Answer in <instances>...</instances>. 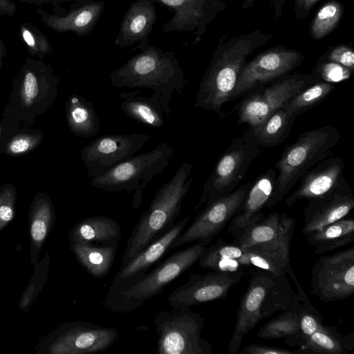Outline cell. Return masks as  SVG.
Wrapping results in <instances>:
<instances>
[{
    "mask_svg": "<svg viewBox=\"0 0 354 354\" xmlns=\"http://www.w3.org/2000/svg\"><path fill=\"white\" fill-rule=\"evenodd\" d=\"M299 301L307 303L292 290L286 276L263 269L253 270L248 287L240 300L235 327L227 346L229 353H239L245 335L260 320L278 310L285 311Z\"/></svg>",
    "mask_w": 354,
    "mask_h": 354,
    "instance_id": "3957f363",
    "label": "cell"
},
{
    "mask_svg": "<svg viewBox=\"0 0 354 354\" xmlns=\"http://www.w3.org/2000/svg\"><path fill=\"white\" fill-rule=\"evenodd\" d=\"M304 59L299 51L281 45L261 53L245 64L227 102L288 73L299 66Z\"/></svg>",
    "mask_w": 354,
    "mask_h": 354,
    "instance_id": "7c38bea8",
    "label": "cell"
},
{
    "mask_svg": "<svg viewBox=\"0 0 354 354\" xmlns=\"http://www.w3.org/2000/svg\"><path fill=\"white\" fill-rule=\"evenodd\" d=\"M24 39L26 42L30 46H33L35 44L34 38L28 30H24L23 33Z\"/></svg>",
    "mask_w": 354,
    "mask_h": 354,
    "instance_id": "ee69618b",
    "label": "cell"
},
{
    "mask_svg": "<svg viewBox=\"0 0 354 354\" xmlns=\"http://www.w3.org/2000/svg\"><path fill=\"white\" fill-rule=\"evenodd\" d=\"M251 184L244 183L205 205L192 223L173 242L170 250L194 241L208 245L234 217Z\"/></svg>",
    "mask_w": 354,
    "mask_h": 354,
    "instance_id": "5bb4252c",
    "label": "cell"
},
{
    "mask_svg": "<svg viewBox=\"0 0 354 354\" xmlns=\"http://www.w3.org/2000/svg\"><path fill=\"white\" fill-rule=\"evenodd\" d=\"M139 91H131L119 94L123 100L120 109L129 118L151 127H163L164 113L161 107L150 97L138 96Z\"/></svg>",
    "mask_w": 354,
    "mask_h": 354,
    "instance_id": "f546056e",
    "label": "cell"
},
{
    "mask_svg": "<svg viewBox=\"0 0 354 354\" xmlns=\"http://www.w3.org/2000/svg\"><path fill=\"white\" fill-rule=\"evenodd\" d=\"M276 171L269 169L257 178L252 184L238 211L230 221L227 231L238 236L251 224L262 218V213L273 194Z\"/></svg>",
    "mask_w": 354,
    "mask_h": 354,
    "instance_id": "7402d4cb",
    "label": "cell"
},
{
    "mask_svg": "<svg viewBox=\"0 0 354 354\" xmlns=\"http://www.w3.org/2000/svg\"><path fill=\"white\" fill-rule=\"evenodd\" d=\"M158 2L174 11L173 17L167 21L163 32L194 31L196 44L204 35L207 26L217 14L226 8L222 0H131Z\"/></svg>",
    "mask_w": 354,
    "mask_h": 354,
    "instance_id": "d6986e66",
    "label": "cell"
},
{
    "mask_svg": "<svg viewBox=\"0 0 354 354\" xmlns=\"http://www.w3.org/2000/svg\"><path fill=\"white\" fill-rule=\"evenodd\" d=\"M203 269L219 272H244L263 269L286 276L288 269L257 245L242 247L222 239L205 248L198 259Z\"/></svg>",
    "mask_w": 354,
    "mask_h": 354,
    "instance_id": "30bf717a",
    "label": "cell"
},
{
    "mask_svg": "<svg viewBox=\"0 0 354 354\" xmlns=\"http://www.w3.org/2000/svg\"><path fill=\"white\" fill-rule=\"evenodd\" d=\"M158 335L156 354H211L212 346L201 336L205 320L188 308L161 310L153 319Z\"/></svg>",
    "mask_w": 354,
    "mask_h": 354,
    "instance_id": "9c48e42d",
    "label": "cell"
},
{
    "mask_svg": "<svg viewBox=\"0 0 354 354\" xmlns=\"http://www.w3.org/2000/svg\"><path fill=\"white\" fill-rule=\"evenodd\" d=\"M340 138L339 132L328 125L304 131L287 146L275 165L278 175L266 208L277 205L308 170L332 155Z\"/></svg>",
    "mask_w": 354,
    "mask_h": 354,
    "instance_id": "5b68a950",
    "label": "cell"
},
{
    "mask_svg": "<svg viewBox=\"0 0 354 354\" xmlns=\"http://www.w3.org/2000/svg\"><path fill=\"white\" fill-rule=\"evenodd\" d=\"M145 133L113 134L97 138L81 151L88 176L102 175L133 156L151 139Z\"/></svg>",
    "mask_w": 354,
    "mask_h": 354,
    "instance_id": "9a60e30c",
    "label": "cell"
},
{
    "mask_svg": "<svg viewBox=\"0 0 354 354\" xmlns=\"http://www.w3.org/2000/svg\"><path fill=\"white\" fill-rule=\"evenodd\" d=\"M192 169V164L183 163L172 178L156 192L127 240L121 266L174 225L191 187Z\"/></svg>",
    "mask_w": 354,
    "mask_h": 354,
    "instance_id": "277c9868",
    "label": "cell"
},
{
    "mask_svg": "<svg viewBox=\"0 0 354 354\" xmlns=\"http://www.w3.org/2000/svg\"><path fill=\"white\" fill-rule=\"evenodd\" d=\"M66 118L71 131L77 136L89 138L99 133L100 123L94 106L84 97L71 95L66 107Z\"/></svg>",
    "mask_w": 354,
    "mask_h": 354,
    "instance_id": "83f0119b",
    "label": "cell"
},
{
    "mask_svg": "<svg viewBox=\"0 0 354 354\" xmlns=\"http://www.w3.org/2000/svg\"><path fill=\"white\" fill-rule=\"evenodd\" d=\"M299 302L267 322L258 331L257 336L268 339L285 338L288 345L297 346L299 330L297 305Z\"/></svg>",
    "mask_w": 354,
    "mask_h": 354,
    "instance_id": "1f68e13d",
    "label": "cell"
},
{
    "mask_svg": "<svg viewBox=\"0 0 354 354\" xmlns=\"http://www.w3.org/2000/svg\"><path fill=\"white\" fill-rule=\"evenodd\" d=\"M327 61L340 64L352 73L354 71V53L348 46L340 45L333 48L328 54Z\"/></svg>",
    "mask_w": 354,
    "mask_h": 354,
    "instance_id": "74e56055",
    "label": "cell"
},
{
    "mask_svg": "<svg viewBox=\"0 0 354 354\" xmlns=\"http://www.w3.org/2000/svg\"><path fill=\"white\" fill-rule=\"evenodd\" d=\"M335 326L322 325L299 346L301 353L345 354L353 348Z\"/></svg>",
    "mask_w": 354,
    "mask_h": 354,
    "instance_id": "4dcf8cb0",
    "label": "cell"
},
{
    "mask_svg": "<svg viewBox=\"0 0 354 354\" xmlns=\"http://www.w3.org/2000/svg\"><path fill=\"white\" fill-rule=\"evenodd\" d=\"M295 119L281 107L250 129L261 147L277 146L288 137Z\"/></svg>",
    "mask_w": 354,
    "mask_h": 354,
    "instance_id": "f1b7e54d",
    "label": "cell"
},
{
    "mask_svg": "<svg viewBox=\"0 0 354 354\" xmlns=\"http://www.w3.org/2000/svg\"><path fill=\"white\" fill-rule=\"evenodd\" d=\"M297 313L299 327L297 346H301L311 334L323 325V319L310 302H299Z\"/></svg>",
    "mask_w": 354,
    "mask_h": 354,
    "instance_id": "e575fe53",
    "label": "cell"
},
{
    "mask_svg": "<svg viewBox=\"0 0 354 354\" xmlns=\"http://www.w3.org/2000/svg\"><path fill=\"white\" fill-rule=\"evenodd\" d=\"M261 147L251 129L234 139L216 162L195 209L232 192L261 153Z\"/></svg>",
    "mask_w": 354,
    "mask_h": 354,
    "instance_id": "ba28073f",
    "label": "cell"
},
{
    "mask_svg": "<svg viewBox=\"0 0 354 354\" xmlns=\"http://www.w3.org/2000/svg\"><path fill=\"white\" fill-rule=\"evenodd\" d=\"M174 149L163 142L150 151L132 156L107 172L91 178L93 187L107 192L133 193V206L142 201V191L153 178L169 165Z\"/></svg>",
    "mask_w": 354,
    "mask_h": 354,
    "instance_id": "52a82bcc",
    "label": "cell"
},
{
    "mask_svg": "<svg viewBox=\"0 0 354 354\" xmlns=\"http://www.w3.org/2000/svg\"><path fill=\"white\" fill-rule=\"evenodd\" d=\"M117 330L91 322H78L68 326L54 344L57 353L86 354L106 351L118 339Z\"/></svg>",
    "mask_w": 354,
    "mask_h": 354,
    "instance_id": "44dd1931",
    "label": "cell"
},
{
    "mask_svg": "<svg viewBox=\"0 0 354 354\" xmlns=\"http://www.w3.org/2000/svg\"><path fill=\"white\" fill-rule=\"evenodd\" d=\"M272 37L257 29L220 44L201 81L194 106L212 111L219 120L223 119V106L227 102L248 57Z\"/></svg>",
    "mask_w": 354,
    "mask_h": 354,
    "instance_id": "7a4b0ae2",
    "label": "cell"
},
{
    "mask_svg": "<svg viewBox=\"0 0 354 354\" xmlns=\"http://www.w3.org/2000/svg\"><path fill=\"white\" fill-rule=\"evenodd\" d=\"M354 207L349 187L322 198L309 200L304 212L302 234L305 236L346 217Z\"/></svg>",
    "mask_w": 354,
    "mask_h": 354,
    "instance_id": "603a6c76",
    "label": "cell"
},
{
    "mask_svg": "<svg viewBox=\"0 0 354 354\" xmlns=\"http://www.w3.org/2000/svg\"><path fill=\"white\" fill-rule=\"evenodd\" d=\"M319 0H295V12L297 19L306 18L313 6Z\"/></svg>",
    "mask_w": 354,
    "mask_h": 354,
    "instance_id": "7bdbcfd3",
    "label": "cell"
},
{
    "mask_svg": "<svg viewBox=\"0 0 354 354\" xmlns=\"http://www.w3.org/2000/svg\"><path fill=\"white\" fill-rule=\"evenodd\" d=\"M317 82L313 73L294 74L245 97L234 109L238 111L239 123H246L250 128L257 126L295 95Z\"/></svg>",
    "mask_w": 354,
    "mask_h": 354,
    "instance_id": "4fadbf2b",
    "label": "cell"
},
{
    "mask_svg": "<svg viewBox=\"0 0 354 354\" xmlns=\"http://www.w3.org/2000/svg\"><path fill=\"white\" fill-rule=\"evenodd\" d=\"M205 245L201 243L178 250L127 287L106 295L105 306L117 313L133 311L160 294L165 288L191 268L201 257Z\"/></svg>",
    "mask_w": 354,
    "mask_h": 354,
    "instance_id": "8992f818",
    "label": "cell"
},
{
    "mask_svg": "<svg viewBox=\"0 0 354 354\" xmlns=\"http://www.w3.org/2000/svg\"><path fill=\"white\" fill-rule=\"evenodd\" d=\"M122 236L118 223L109 217L92 216L78 223L71 232L72 242L118 245Z\"/></svg>",
    "mask_w": 354,
    "mask_h": 354,
    "instance_id": "d4e9b609",
    "label": "cell"
},
{
    "mask_svg": "<svg viewBox=\"0 0 354 354\" xmlns=\"http://www.w3.org/2000/svg\"><path fill=\"white\" fill-rule=\"evenodd\" d=\"M240 354H295L301 353L300 351H292L284 348L269 346L263 344H249L243 347Z\"/></svg>",
    "mask_w": 354,
    "mask_h": 354,
    "instance_id": "b9f144b4",
    "label": "cell"
},
{
    "mask_svg": "<svg viewBox=\"0 0 354 354\" xmlns=\"http://www.w3.org/2000/svg\"><path fill=\"white\" fill-rule=\"evenodd\" d=\"M334 89L333 83L317 82L295 95L282 108L297 118L321 103Z\"/></svg>",
    "mask_w": 354,
    "mask_h": 354,
    "instance_id": "d6a6232c",
    "label": "cell"
},
{
    "mask_svg": "<svg viewBox=\"0 0 354 354\" xmlns=\"http://www.w3.org/2000/svg\"><path fill=\"white\" fill-rule=\"evenodd\" d=\"M344 12V6L333 0L325 3L312 21L310 33L315 40H319L332 32L338 25Z\"/></svg>",
    "mask_w": 354,
    "mask_h": 354,
    "instance_id": "836d02e7",
    "label": "cell"
},
{
    "mask_svg": "<svg viewBox=\"0 0 354 354\" xmlns=\"http://www.w3.org/2000/svg\"><path fill=\"white\" fill-rule=\"evenodd\" d=\"M38 86L35 75L31 72L27 73L21 88V99L26 106H30L37 98L39 93Z\"/></svg>",
    "mask_w": 354,
    "mask_h": 354,
    "instance_id": "ab89813d",
    "label": "cell"
},
{
    "mask_svg": "<svg viewBox=\"0 0 354 354\" xmlns=\"http://www.w3.org/2000/svg\"><path fill=\"white\" fill-rule=\"evenodd\" d=\"M191 216L183 218L160 237L134 256L116 273L106 295L113 294L135 282L170 250L173 242L183 232Z\"/></svg>",
    "mask_w": 354,
    "mask_h": 354,
    "instance_id": "ffe728a7",
    "label": "cell"
},
{
    "mask_svg": "<svg viewBox=\"0 0 354 354\" xmlns=\"http://www.w3.org/2000/svg\"><path fill=\"white\" fill-rule=\"evenodd\" d=\"M295 220L286 213L274 212L251 224L234 242L242 247L257 245L286 264L290 263V243Z\"/></svg>",
    "mask_w": 354,
    "mask_h": 354,
    "instance_id": "2e32d148",
    "label": "cell"
},
{
    "mask_svg": "<svg viewBox=\"0 0 354 354\" xmlns=\"http://www.w3.org/2000/svg\"><path fill=\"white\" fill-rule=\"evenodd\" d=\"M50 214L49 203L46 201H40L36 207L30 227L31 236L35 241L41 242L46 237Z\"/></svg>",
    "mask_w": 354,
    "mask_h": 354,
    "instance_id": "d590c367",
    "label": "cell"
},
{
    "mask_svg": "<svg viewBox=\"0 0 354 354\" xmlns=\"http://www.w3.org/2000/svg\"><path fill=\"white\" fill-rule=\"evenodd\" d=\"M157 15L154 2L135 1L130 4L124 14L114 43L124 48L138 42L136 48L147 44L149 36L156 21Z\"/></svg>",
    "mask_w": 354,
    "mask_h": 354,
    "instance_id": "cb8c5ba5",
    "label": "cell"
},
{
    "mask_svg": "<svg viewBox=\"0 0 354 354\" xmlns=\"http://www.w3.org/2000/svg\"><path fill=\"white\" fill-rule=\"evenodd\" d=\"M1 127H0V137H1Z\"/></svg>",
    "mask_w": 354,
    "mask_h": 354,
    "instance_id": "bcb514c9",
    "label": "cell"
},
{
    "mask_svg": "<svg viewBox=\"0 0 354 354\" xmlns=\"http://www.w3.org/2000/svg\"><path fill=\"white\" fill-rule=\"evenodd\" d=\"M344 162L332 155L320 160L301 178L299 186L285 198L291 207L297 201L322 198L349 187L344 178Z\"/></svg>",
    "mask_w": 354,
    "mask_h": 354,
    "instance_id": "ac0fdd59",
    "label": "cell"
},
{
    "mask_svg": "<svg viewBox=\"0 0 354 354\" xmlns=\"http://www.w3.org/2000/svg\"><path fill=\"white\" fill-rule=\"evenodd\" d=\"M244 273L212 270L202 274L192 273L188 281L168 297L169 304L174 309H183L221 299L240 281Z\"/></svg>",
    "mask_w": 354,
    "mask_h": 354,
    "instance_id": "e0dca14e",
    "label": "cell"
},
{
    "mask_svg": "<svg viewBox=\"0 0 354 354\" xmlns=\"http://www.w3.org/2000/svg\"><path fill=\"white\" fill-rule=\"evenodd\" d=\"M316 254L340 248L354 241V220L343 218L306 236Z\"/></svg>",
    "mask_w": 354,
    "mask_h": 354,
    "instance_id": "484cf974",
    "label": "cell"
},
{
    "mask_svg": "<svg viewBox=\"0 0 354 354\" xmlns=\"http://www.w3.org/2000/svg\"><path fill=\"white\" fill-rule=\"evenodd\" d=\"M40 141V137L32 135L15 136L8 145V151L12 154H19L33 149Z\"/></svg>",
    "mask_w": 354,
    "mask_h": 354,
    "instance_id": "f35d334b",
    "label": "cell"
},
{
    "mask_svg": "<svg viewBox=\"0 0 354 354\" xmlns=\"http://www.w3.org/2000/svg\"><path fill=\"white\" fill-rule=\"evenodd\" d=\"M254 0H245L244 3H243V8H247L248 7H250L253 5Z\"/></svg>",
    "mask_w": 354,
    "mask_h": 354,
    "instance_id": "f6af8a7d",
    "label": "cell"
},
{
    "mask_svg": "<svg viewBox=\"0 0 354 354\" xmlns=\"http://www.w3.org/2000/svg\"><path fill=\"white\" fill-rule=\"evenodd\" d=\"M312 73L319 80L333 84L348 79L353 73L340 64L327 61L319 64L315 72Z\"/></svg>",
    "mask_w": 354,
    "mask_h": 354,
    "instance_id": "8d00e7d4",
    "label": "cell"
},
{
    "mask_svg": "<svg viewBox=\"0 0 354 354\" xmlns=\"http://www.w3.org/2000/svg\"><path fill=\"white\" fill-rule=\"evenodd\" d=\"M118 245L72 242L71 248L82 267L93 277L102 278L110 271Z\"/></svg>",
    "mask_w": 354,
    "mask_h": 354,
    "instance_id": "4316f807",
    "label": "cell"
},
{
    "mask_svg": "<svg viewBox=\"0 0 354 354\" xmlns=\"http://www.w3.org/2000/svg\"><path fill=\"white\" fill-rule=\"evenodd\" d=\"M311 294L328 302L344 299L354 292V247L321 256L311 270Z\"/></svg>",
    "mask_w": 354,
    "mask_h": 354,
    "instance_id": "8fae6325",
    "label": "cell"
},
{
    "mask_svg": "<svg viewBox=\"0 0 354 354\" xmlns=\"http://www.w3.org/2000/svg\"><path fill=\"white\" fill-rule=\"evenodd\" d=\"M126 63L111 72V84L117 88H145L153 91L150 97L166 116L171 113L170 104L175 94L180 95L188 80L172 52L145 44Z\"/></svg>",
    "mask_w": 354,
    "mask_h": 354,
    "instance_id": "6da1fadb",
    "label": "cell"
},
{
    "mask_svg": "<svg viewBox=\"0 0 354 354\" xmlns=\"http://www.w3.org/2000/svg\"><path fill=\"white\" fill-rule=\"evenodd\" d=\"M14 191L8 188L0 194V224H5L13 218Z\"/></svg>",
    "mask_w": 354,
    "mask_h": 354,
    "instance_id": "60d3db41",
    "label": "cell"
}]
</instances>
